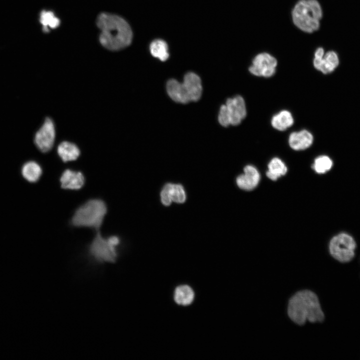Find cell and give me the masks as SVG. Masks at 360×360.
Wrapping results in <instances>:
<instances>
[{"label": "cell", "mask_w": 360, "mask_h": 360, "mask_svg": "<svg viewBox=\"0 0 360 360\" xmlns=\"http://www.w3.org/2000/svg\"><path fill=\"white\" fill-rule=\"evenodd\" d=\"M332 166V160L326 156L317 157L312 165V168L318 174H322L330 170Z\"/></svg>", "instance_id": "obj_22"}, {"label": "cell", "mask_w": 360, "mask_h": 360, "mask_svg": "<svg viewBox=\"0 0 360 360\" xmlns=\"http://www.w3.org/2000/svg\"><path fill=\"white\" fill-rule=\"evenodd\" d=\"M288 314L290 319L298 325H303L306 321L322 322L324 316L317 296L309 290L296 293L290 299Z\"/></svg>", "instance_id": "obj_2"}, {"label": "cell", "mask_w": 360, "mask_h": 360, "mask_svg": "<svg viewBox=\"0 0 360 360\" xmlns=\"http://www.w3.org/2000/svg\"><path fill=\"white\" fill-rule=\"evenodd\" d=\"M322 16V8L316 0H300L292 12L294 24L306 32H312L318 29Z\"/></svg>", "instance_id": "obj_5"}, {"label": "cell", "mask_w": 360, "mask_h": 360, "mask_svg": "<svg viewBox=\"0 0 360 360\" xmlns=\"http://www.w3.org/2000/svg\"><path fill=\"white\" fill-rule=\"evenodd\" d=\"M356 244L349 234L341 233L334 236L329 245L331 255L342 262H350L354 256Z\"/></svg>", "instance_id": "obj_7"}, {"label": "cell", "mask_w": 360, "mask_h": 360, "mask_svg": "<svg viewBox=\"0 0 360 360\" xmlns=\"http://www.w3.org/2000/svg\"><path fill=\"white\" fill-rule=\"evenodd\" d=\"M166 91L174 101L182 104L198 100L202 95V86L200 78L195 73H187L182 82L174 79L166 84Z\"/></svg>", "instance_id": "obj_4"}, {"label": "cell", "mask_w": 360, "mask_h": 360, "mask_svg": "<svg viewBox=\"0 0 360 360\" xmlns=\"http://www.w3.org/2000/svg\"><path fill=\"white\" fill-rule=\"evenodd\" d=\"M294 121L292 114L288 110H283L273 116L271 124L275 129L284 131L290 127L293 124Z\"/></svg>", "instance_id": "obj_16"}, {"label": "cell", "mask_w": 360, "mask_h": 360, "mask_svg": "<svg viewBox=\"0 0 360 360\" xmlns=\"http://www.w3.org/2000/svg\"><path fill=\"white\" fill-rule=\"evenodd\" d=\"M58 155L64 162L76 160L80 156V150L74 144L69 142H62L58 146Z\"/></svg>", "instance_id": "obj_15"}, {"label": "cell", "mask_w": 360, "mask_h": 360, "mask_svg": "<svg viewBox=\"0 0 360 360\" xmlns=\"http://www.w3.org/2000/svg\"><path fill=\"white\" fill-rule=\"evenodd\" d=\"M276 66L277 60L274 56L263 52L255 56L248 70L254 76L269 78L276 72Z\"/></svg>", "instance_id": "obj_10"}, {"label": "cell", "mask_w": 360, "mask_h": 360, "mask_svg": "<svg viewBox=\"0 0 360 360\" xmlns=\"http://www.w3.org/2000/svg\"><path fill=\"white\" fill-rule=\"evenodd\" d=\"M56 138L54 123L50 118H46L41 127L36 132L34 142L42 152H49L53 147Z\"/></svg>", "instance_id": "obj_9"}, {"label": "cell", "mask_w": 360, "mask_h": 360, "mask_svg": "<svg viewBox=\"0 0 360 360\" xmlns=\"http://www.w3.org/2000/svg\"><path fill=\"white\" fill-rule=\"evenodd\" d=\"M40 22L44 26V32H48L49 28H57L60 23V20L54 15L52 12L46 10H43L40 14Z\"/></svg>", "instance_id": "obj_21"}, {"label": "cell", "mask_w": 360, "mask_h": 360, "mask_svg": "<svg viewBox=\"0 0 360 360\" xmlns=\"http://www.w3.org/2000/svg\"><path fill=\"white\" fill-rule=\"evenodd\" d=\"M152 55L162 61L166 60L169 56L167 44L162 40L152 41L150 46Z\"/></svg>", "instance_id": "obj_20"}, {"label": "cell", "mask_w": 360, "mask_h": 360, "mask_svg": "<svg viewBox=\"0 0 360 360\" xmlns=\"http://www.w3.org/2000/svg\"><path fill=\"white\" fill-rule=\"evenodd\" d=\"M314 66L318 70L324 74L332 72L339 64V58L337 54L329 51L324 54L322 48H318L314 53Z\"/></svg>", "instance_id": "obj_11"}, {"label": "cell", "mask_w": 360, "mask_h": 360, "mask_svg": "<svg viewBox=\"0 0 360 360\" xmlns=\"http://www.w3.org/2000/svg\"><path fill=\"white\" fill-rule=\"evenodd\" d=\"M60 180L62 188L78 190L84 186L85 179L82 172L66 169L62 173Z\"/></svg>", "instance_id": "obj_12"}, {"label": "cell", "mask_w": 360, "mask_h": 360, "mask_svg": "<svg viewBox=\"0 0 360 360\" xmlns=\"http://www.w3.org/2000/svg\"><path fill=\"white\" fill-rule=\"evenodd\" d=\"M312 134L308 130H302L291 133L288 138V144L292 148L296 150H304L312 144Z\"/></svg>", "instance_id": "obj_14"}, {"label": "cell", "mask_w": 360, "mask_h": 360, "mask_svg": "<svg viewBox=\"0 0 360 360\" xmlns=\"http://www.w3.org/2000/svg\"><path fill=\"white\" fill-rule=\"evenodd\" d=\"M96 24L101 30L100 42L104 48L111 50H118L130 44L132 30L128 24L122 18L111 14L102 13L97 18Z\"/></svg>", "instance_id": "obj_1"}, {"label": "cell", "mask_w": 360, "mask_h": 360, "mask_svg": "<svg viewBox=\"0 0 360 360\" xmlns=\"http://www.w3.org/2000/svg\"><path fill=\"white\" fill-rule=\"evenodd\" d=\"M260 180V175L254 166H246L244 168V174L236 178L238 186L245 190H251L258 184Z\"/></svg>", "instance_id": "obj_13"}, {"label": "cell", "mask_w": 360, "mask_h": 360, "mask_svg": "<svg viewBox=\"0 0 360 360\" xmlns=\"http://www.w3.org/2000/svg\"><path fill=\"white\" fill-rule=\"evenodd\" d=\"M194 298V292L190 287L182 285L176 288L174 299L176 302L180 305L186 306L190 304Z\"/></svg>", "instance_id": "obj_19"}, {"label": "cell", "mask_w": 360, "mask_h": 360, "mask_svg": "<svg viewBox=\"0 0 360 360\" xmlns=\"http://www.w3.org/2000/svg\"><path fill=\"white\" fill-rule=\"evenodd\" d=\"M160 198L164 205L168 206L170 204L172 200L170 194L168 184H166L162 190Z\"/></svg>", "instance_id": "obj_24"}, {"label": "cell", "mask_w": 360, "mask_h": 360, "mask_svg": "<svg viewBox=\"0 0 360 360\" xmlns=\"http://www.w3.org/2000/svg\"><path fill=\"white\" fill-rule=\"evenodd\" d=\"M268 170L266 176L273 180L284 176L287 172V168L284 162L278 158H273L268 164Z\"/></svg>", "instance_id": "obj_18"}, {"label": "cell", "mask_w": 360, "mask_h": 360, "mask_svg": "<svg viewBox=\"0 0 360 360\" xmlns=\"http://www.w3.org/2000/svg\"><path fill=\"white\" fill-rule=\"evenodd\" d=\"M107 212V206L102 200L94 198L80 206L74 212L71 224L75 227L88 228L98 230Z\"/></svg>", "instance_id": "obj_3"}, {"label": "cell", "mask_w": 360, "mask_h": 360, "mask_svg": "<svg viewBox=\"0 0 360 360\" xmlns=\"http://www.w3.org/2000/svg\"><path fill=\"white\" fill-rule=\"evenodd\" d=\"M42 169L40 165L35 161L26 162L22 168V176L28 182H35L40 178Z\"/></svg>", "instance_id": "obj_17"}, {"label": "cell", "mask_w": 360, "mask_h": 360, "mask_svg": "<svg viewBox=\"0 0 360 360\" xmlns=\"http://www.w3.org/2000/svg\"><path fill=\"white\" fill-rule=\"evenodd\" d=\"M90 254L100 262L114 263L116 260V246L98 232L89 246Z\"/></svg>", "instance_id": "obj_8"}, {"label": "cell", "mask_w": 360, "mask_h": 360, "mask_svg": "<svg viewBox=\"0 0 360 360\" xmlns=\"http://www.w3.org/2000/svg\"><path fill=\"white\" fill-rule=\"evenodd\" d=\"M246 116V108L244 99L240 96L228 98L226 104L220 106L218 120L223 126H236Z\"/></svg>", "instance_id": "obj_6"}, {"label": "cell", "mask_w": 360, "mask_h": 360, "mask_svg": "<svg viewBox=\"0 0 360 360\" xmlns=\"http://www.w3.org/2000/svg\"><path fill=\"white\" fill-rule=\"evenodd\" d=\"M168 185L172 201L178 204L184 203L186 200V194L183 186L180 184L170 183Z\"/></svg>", "instance_id": "obj_23"}]
</instances>
